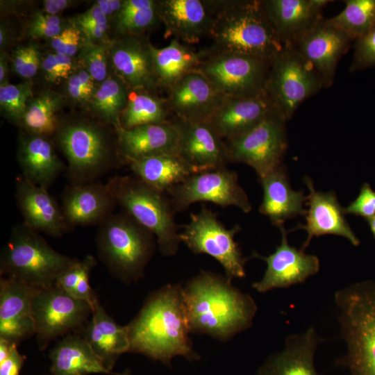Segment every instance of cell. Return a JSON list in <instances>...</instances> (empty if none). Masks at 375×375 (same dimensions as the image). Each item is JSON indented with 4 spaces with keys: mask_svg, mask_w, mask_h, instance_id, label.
<instances>
[{
    "mask_svg": "<svg viewBox=\"0 0 375 375\" xmlns=\"http://www.w3.org/2000/svg\"><path fill=\"white\" fill-rule=\"evenodd\" d=\"M129 351L143 354L170 366L175 356L198 360L181 284H168L148 296L127 325Z\"/></svg>",
    "mask_w": 375,
    "mask_h": 375,
    "instance_id": "obj_1",
    "label": "cell"
},
{
    "mask_svg": "<svg viewBox=\"0 0 375 375\" xmlns=\"http://www.w3.org/2000/svg\"><path fill=\"white\" fill-rule=\"evenodd\" d=\"M183 290L192 333L226 341L252 325L258 310L255 300L226 276L201 271Z\"/></svg>",
    "mask_w": 375,
    "mask_h": 375,
    "instance_id": "obj_2",
    "label": "cell"
},
{
    "mask_svg": "<svg viewBox=\"0 0 375 375\" xmlns=\"http://www.w3.org/2000/svg\"><path fill=\"white\" fill-rule=\"evenodd\" d=\"M213 23L210 50L272 61L283 48L262 0L210 1Z\"/></svg>",
    "mask_w": 375,
    "mask_h": 375,
    "instance_id": "obj_3",
    "label": "cell"
},
{
    "mask_svg": "<svg viewBox=\"0 0 375 375\" xmlns=\"http://www.w3.org/2000/svg\"><path fill=\"white\" fill-rule=\"evenodd\" d=\"M346 353L336 360L349 375H375V281H363L334 295Z\"/></svg>",
    "mask_w": 375,
    "mask_h": 375,
    "instance_id": "obj_4",
    "label": "cell"
},
{
    "mask_svg": "<svg viewBox=\"0 0 375 375\" xmlns=\"http://www.w3.org/2000/svg\"><path fill=\"white\" fill-rule=\"evenodd\" d=\"M156 237L124 212L110 214L96 236L99 256L109 272L124 283H136L153 256Z\"/></svg>",
    "mask_w": 375,
    "mask_h": 375,
    "instance_id": "obj_5",
    "label": "cell"
},
{
    "mask_svg": "<svg viewBox=\"0 0 375 375\" xmlns=\"http://www.w3.org/2000/svg\"><path fill=\"white\" fill-rule=\"evenodd\" d=\"M78 259L53 249L24 222L13 226L0 258L1 276L36 288L56 284L58 277Z\"/></svg>",
    "mask_w": 375,
    "mask_h": 375,
    "instance_id": "obj_6",
    "label": "cell"
},
{
    "mask_svg": "<svg viewBox=\"0 0 375 375\" xmlns=\"http://www.w3.org/2000/svg\"><path fill=\"white\" fill-rule=\"evenodd\" d=\"M107 185L123 211L154 235L163 256L177 253L181 242L174 219L176 212L165 193L135 175L115 176Z\"/></svg>",
    "mask_w": 375,
    "mask_h": 375,
    "instance_id": "obj_7",
    "label": "cell"
},
{
    "mask_svg": "<svg viewBox=\"0 0 375 375\" xmlns=\"http://www.w3.org/2000/svg\"><path fill=\"white\" fill-rule=\"evenodd\" d=\"M323 88L319 75L297 48L283 45L272 62L266 92L285 119Z\"/></svg>",
    "mask_w": 375,
    "mask_h": 375,
    "instance_id": "obj_8",
    "label": "cell"
},
{
    "mask_svg": "<svg viewBox=\"0 0 375 375\" xmlns=\"http://www.w3.org/2000/svg\"><path fill=\"white\" fill-rule=\"evenodd\" d=\"M57 141L67 161L72 185L93 182L114 165L106 136L94 124H67L58 131Z\"/></svg>",
    "mask_w": 375,
    "mask_h": 375,
    "instance_id": "obj_9",
    "label": "cell"
},
{
    "mask_svg": "<svg viewBox=\"0 0 375 375\" xmlns=\"http://www.w3.org/2000/svg\"><path fill=\"white\" fill-rule=\"evenodd\" d=\"M179 233L181 242L194 253H205L217 260L223 267L226 277L244 278L245 262L235 235L240 231L239 225L227 228L217 216L205 205L197 213H191L190 222Z\"/></svg>",
    "mask_w": 375,
    "mask_h": 375,
    "instance_id": "obj_10",
    "label": "cell"
},
{
    "mask_svg": "<svg viewBox=\"0 0 375 375\" xmlns=\"http://www.w3.org/2000/svg\"><path fill=\"white\" fill-rule=\"evenodd\" d=\"M286 121L275 110L247 131L224 140L228 162L250 166L259 178L281 165L288 148Z\"/></svg>",
    "mask_w": 375,
    "mask_h": 375,
    "instance_id": "obj_11",
    "label": "cell"
},
{
    "mask_svg": "<svg viewBox=\"0 0 375 375\" xmlns=\"http://www.w3.org/2000/svg\"><path fill=\"white\" fill-rule=\"evenodd\" d=\"M198 70L226 97H251L266 92L272 62L260 58L208 50Z\"/></svg>",
    "mask_w": 375,
    "mask_h": 375,
    "instance_id": "obj_12",
    "label": "cell"
},
{
    "mask_svg": "<svg viewBox=\"0 0 375 375\" xmlns=\"http://www.w3.org/2000/svg\"><path fill=\"white\" fill-rule=\"evenodd\" d=\"M92 311L90 304L69 294L56 283L38 288L32 314L39 348L44 350L53 340L83 328Z\"/></svg>",
    "mask_w": 375,
    "mask_h": 375,
    "instance_id": "obj_13",
    "label": "cell"
},
{
    "mask_svg": "<svg viewBox=\"0 0 375 375\" xmlns=\"http://www.w3.org/2000/svg\"><path fill=\"white\" fill-rule=\"evenodd\" d=\"M176 212L200 201H208L222 207L235 206L245 213L252 206L238 182V176L226 167L193 174L167 192Z\"/></svg>",
    "mask_w": 375,
    "mask_h": 375,
    "instance_id": "obj_14",
    "label": "cell"
},
{
    "mask_svg": "<svg viewBox=\"0 0 375 375\" xmlns=\"http://www.w3.org/2000/svg\"><path fill=\"white\" fill-rule=\"evenodd\" d=\"M279 229L281 240L274 253L263 256L253 252L251 256L267 263V269L262 279L252 284L253 288L258 292L263 293L303 283L319 270L318 257L306 253L302 249L290 246L284 225L280 226Z\"/></svg>",
    "mask_w": 375,
    "mask_h": 375,
    "instance_id": "obj_15",
    "label": "cell"
},
{
    "mask_svg": "<svg viewBox=\"0 0 375 375\" xmlns=\"http://www.w3.org/2000/svg\"><path fill=\"white\" fill-rule=\"evenodd\" d=\"M309 193L306 196L305 224H299L292 231L302 229L306 231L307 238L301 249L305 250L313 237L324 235H337L347 239L353 246L360 244V240L353 233L346 219L344 208L340 204L335 192L317 191L310 178L304 177Z\"/></svg>",
    "mask_w": 375,
    "mask_h": 375,
    "instance_id": "obj_16",
    "label": "cell"
},
{
    "mask_svg": "<svg viewBox=\"0 0 375 375\" xmlns=\"http://www.w3.org/2000/svg\"><path fill=\"white\" fill-rule=\"evenodd\" d=\"M353 40L322 18L295 45L313 66L324 88L333 83L337 65Z\"/></svg>",
    "mask_w": 375,
    "mask_h": 375,
    "instance_id": "obj_17",
    "label": "cell"
},
{
    "mask_svg": "<svg viewBox=\"0 0 375 375\" xmlns=\"http://www.w3.org/2000/svg\"><path fill=\"white\" fill-rule=\"evenodd\" d=\"M115 130L119 155L128 164L156 156L178 154L180 128L176 119Z\"/></svg>",
    "mask_w": 375,
    "mask_h": 375,
    "instance_id": "obj_18",
    "label": "cell"
},
{
    "mask_svg": "<svg viewBox=\"0 0 375 375\" xmlns=\"http://www.w3.org/2000/svg\"><path fill=\"white\" fill-rule=\"evenodd\" d=\"M167 92L171 112L186 121H208L225 97L198 69L185 75Z\"/></svg>",
    "mask_w": 375,
    "mask_h": 375,
    "instance_id": "obj_19",
    "label": "cell"
},
{
    "mask_svg": "<svg viewBox=\"0 0 375 375\" xmlns=\"http://www.w3.org/2000/svg\"><path fill=\"white\" fill-rule=\"evenodd\" d=\"M38 288L1 276L0 338L19 344L35 335L32 301Z\"/></svg>",
    "mask_w": 375,
    "mask_h": 375,
    "instance_id": "obj_20",
    "label": "cell"
},
{
    "mask_svg": "<svg viewBox=\"0 0 375 375\" xmlns=\"http://www.w3.org/2000/svg\"><path fill=\"white\" fill-rule=\"evenodd\" d=\"M180 128L178 154L199 172L226 167L224 140L208 121L176 118Z\"/></svg>",
    "mask_w": 375,
    "mask_h": 375,
    "instance_id": "obj_21",
    "label": "cell"
},
{
    "mask_svg": "<svg viewBox=\"0 0 375 375\" xmlns=\"http://www.w3.org/2000/svg\"><path fill=\"white\" fill-rule=\"evenodd\" d=\"M328 0H262L267 16L283 45L295 46L322 18Z\"/></svg>",
    "mask_w": 375,
    "mask_h": 375,
    "instance_id": "obj_22",
    "label": "cell"
},
{
    "mask_svg": "<svg viewBox=\"0 0 375 375\" xmlns=\"http://www.w3.org/2000/svg\"><path fill=\"white\" fill-rule=\"evenodd\" d=\"M16 199L24 222L38 232L60 237L69 231L62 208L47 188L36 185L22 175L15 181Z\"/></svg>",
    "mask_w": 375,
    "mask_h": 375,
    "instance_id": "obj_23",
    "label": "cell"
},
{
    "mask_svg": "<svg viewBox=\"0 0 375 375\" xmlns=\"http://www.w3.org/2000/svg\"><path fill=\"white\" fill-rule=\"evenodd\" d=\"M159 9L166 36L194 44L210 35L213 23L210 1L162 0L159 1Z\"/></svg>",
    "mask_w": 375,
    "mask_h": 375,
    "instance_id": "obj_24",
    "label": "cell"
},
{
    "mask_svg": "<svg viewBox=\"0 0 375 375\" xmlns=\"http://www.w3.org/2000/svg\"><path fill=\"white\" fill-rule=\"evenodd\" d=\"M151 44L126 35L112 45L110 55L117 76L131 90H151L158 88Z\"/></svg>",
    "mask_w": 375,
    "mask_h": 375,
    "instance_id": "obj_25",
    "label": "cell"
},
{
    "mask_svg": "<svg viewBox=\"0 0 375 375\" xmlns=\"http://www.w3.org/2000/svg\"><path fill=\"white\" fill-rule=\"evenodd\" d=\"M278 110L266 92L251 97H225L208 122L224 140L247 131Z\"/></svg>",
    "mask_w": 375,
    "mask_h": 375,
    "instance_id": "obj_26",
    "label": "cell"
},
{
    "mask_svg": "<svg viewBox=\"0 0 375 375\" xmlns=\"http://www.w3.org/2000/svg\"><path fill=\"white\" fill-rule=\"evenodd\" d=\"M117 204L107 184L71 185L62 197L61 208L69 226L101 224Z\"/></svg>",
    "mask_w": 375,
    "mask_h": 375,
    "instance_id": "obj_27",
    "label": "cell"
},
{
    "mask_svg": "<svg viewBox=\"0 0 375 375\" xmlns=\"http://www.w3.org/2000/svg\"><path fill=\"white\" fill-rule=\"evenodd\" d=\"M322 342L312 327L289 335L283 349L270 356L256 375H319L315 366V355Z\"/></svg>",
    "mask_w": 375,
    "mask_h": 375,
    "instance_id": "obj_28",
    "label": "cell"
},
{
    "mask_svg": "<svg viewBox=\"0 0 375 375\" xmlns=\"http://www.w3.org/2000/svg\"><path fill=\"white\" fill-rule=\"evenodd\" d=\"M259 181L263 190L259 212L267 216L274 226L279 228L287 219L306 215L303 204L307 197L302 190L292 188L283 164Z\"/></svg>",
    "mask_w": 375,
    "mask_h": 375,
    "instance_id": "obj_29",
    "label": "cell"
},
{
    "mask_svg": "<svg viewBox=\"0 0 375 375\" xmlns=\"http://www.w3.org/2000/svg\"><path fill=\"white\" fill-rule=\"evenodd\" d=\"M17 160L25 179L47 189L65 168L46 136L30 133L20 136Z\"/></svg>",
    "mask_w": 375,
    "mask_h": 375,
    "instance_id": "obj_30",
    "label": "cell"
},
{
    "mask_svg": "<svg viewBox=\"0 0 375 375\" xmlns=\"http://www.w3.org/2000/svg\"><path fill=\"white\" fill-rule=\"evenodd\" d=\"M82 329L83 337L110 371L117 358L129 351L127 326L117 324L98 299L93 304L91 318Z\"/></svg>",
    "mask_w": 375,
    "mask_h": 375,
    "instance_id": "obj_31",
    "label": "cell"
},
{
    "mask_svg": "<svg viewBox=\"0 0 375 375\" xmlns=\"http://www.w3.org/2000/svg\"><path fill=\"white\" fill-rule=\"evenodd\" d=\"M53 375L110 374L82 334L70 333L62 337L50 353Z\"/></svg>",
    "mask_w": 375,
    "mask_h": 375,
    "instance_id": "obj_32",
    "label": "cell"
},
{
    "mask_svg": "<svg viewBox=\"0 0 375 375\" xmlns=\"http://www.w3.org/2000/svg\"><path fill=\"white\" fill-rule=\"evenodd\" d=\"M173 39L162 48L151 45L153 69L158 87L168 90L187 74L197 70L208 50L197 51Z\"/></svg>",
    "mask_w": 375,
    "mask_h": 375,
    "instance_id": "obj_33",
    "label": "cell"
},
{
    "mask_svg": "<svg viewBox=\"0 0 375 375\" xmlns=\"http://www.w3.org/2000/svg\"><path fill=\"white\" fill-rule=\"evenodd\" d=\"M128 165L135 176L165 194L170 188L199 172L178 153L145 158Z\"/></svg>",
    "mask_w": 375,
    "mask_h": 375,
    "instance_id": "obj_34",
    "label": "cell"
},
{
    "mask_svg": "<svg viewBox=\"0 0 375 375\" xmlns=\"http://www.w3.org/2000/svg\"><path fill=\"white\" fill-rule=\"evenodd\" d=\"M140 90L129 95L120 117L121 127L128 129L142 125L168 122L169 110L167 99Z\"/></svg>",
    "mask_w": 375,
    "mask_h": 375,
    "instance_id": "obj_35",
    "label": "cell"
},
{
    "mask_svg": "<svg viewBox=\"0 0 375 375\" xmlns=\"http://www.w3.org/2000/svg\"><path fill=\"white\" fill-rule=\"evenodd\" d=\"M128 89L118 76L109 77L95 89L90 100L97 114L115 129L121 127L120 117L127 103Z\"/></svg>",
    "mask_w": 375,
    "mask_h": 375,
    "instance_id": "obj_36",
    "label": "cell"
},
{
    "mask_svg": "<svg viewBox=\"0 0 375 375\" xmlns=\"http://www.w3.org/2000/svg\"><path fill=\"white\" fill-rule=\"evenodd\" d=\"M62 102L60 94L45 92L28 105L20 124L30 133L44 136L52 134L58 128L56 113Z\"/></svg>",
    "mask_w": 375,
    "mask_h": 375,
    "instance_id": "obj_37",
    "label": "cell"
},
{
    "mask_svg": "<svg viewBox=\"0 0 375 375\" xmlns=\"http://www.w3.org/2000/svg\"><path fill=\"white\" fill-rule=\"evenodd\" d=\"M344 8L328 18L353 41L375 26V0H346Z\"/></svg>",
    "mask_w": 375,
    "mask_h": 375,
    "instance_id": "obj_38",
    "label": "cell"
},
{
    "mask_svg": "<svg viewBox=\"0 0 375 375\" xmlns=\"http://www.w3.org/2000/svg\"><path fill=\"white\" fill-rule=\"evenodd\" d=\"M30 83L17 85L6 83L0 85L1 112L10 120L21 123L27 109V102L32 97Z\"/></svg>",
    "mask_w": 375,
    "mask_h": 375,
    "instance_id": "obj_39",
    "label": "cell"
},
{
    "mask_svg": "<svg viewBox=\"0 0 375 375\" xmlns=\"http://www.w3.org/2000/svg\"><path fill=\"white\" fill-rule=\"evenodd\" d=\"M159 20L160 21L158 1V4L153 8L126 13H118L117 27L124 35L136 36L155 25Z\"/></svg>",
    "mask_w": 375,
    "mask_h": 375,
    "instance_id": "obj_40",
    "label": "cell"
},
{
    "mask_svg": "<svg viewBox=\"0 0 375 375\" xmlns=\"http://www.w3.org/2000/svg\"><path fill=\"white\" fill-rule=\"evenodd\" d=\"M80 60L85 70L94 81L103 82L107 78V62L105 47L88 40L81 46Z\"/></svg>",
    "mask_w": 375,
    "mask_h": 375,
    "instance_id": "obj_41",
    "label": "cell"
},
{
    "mask_svg": "<svg viewBox=\"0 0 375 375\" xmlns=\"http://www.w3.org/2000/svg\"><path fill=\"white\" fill-rule=\"evenodd\" d=\"M375 66V26L355 40L350 72Z\"/></svg>",
    "mask_w": 375,
    "mask_h": 375,
    "instance_id": "obj_42",
    "label": "cell"
},
{
    "mask_svg": "<svg viewBox=\"0 0 375 375\" xmlns=\"http://www.w3.org/2000/svg\"><path fill=\"white\" fill-rule=\"evenodd\" d=\"M40 67V55L35 45L17 48L12 53V68L24 78H31L38 72Z\"/></svg>",
    "mask_w": 375,
    "mask_h": 375,
    "instance_id": "obj_43",
    "label": "cell"
},
{
    "mask_svg": "<svg viewBox=\"0 0 375 375\" xmlns=\"http://www.w3.org/2000/svg\"><path fill=\"white\" fill-rule=\"evenodd\" d=\"M95 88L93 78L83 69L71 76L67 84L69 96L77 101H90Z\"/></svg>",
    "mask_w": 375,
    "mask_h": 375,
    "instance_id": "obj_44",
    "label": "cell"
},
{
    "mask_svg": "<svg viewBox=\"0 0 375 375\" xmlns=\"http://www.w3.org/2000/svg\"><path fill=\"white\" fill-rule=\"evenodd\" d=\"M346 214L361 216L368 219L375 217V191L365 183L357 198L344 208Z\"/></svg>",
    "mask_w": 375,
    "mask_h": 375,
    "instance_id": "obj_45",
    "label": "cell"
},
{
    "mask_svg": "<svg viewBox=\"0 0 375 375\" xmlns=\"http://www.w3.org/2000/svg\"><path fill=\"white\" fill-rule=\"evenodd\" d=\"M81 33L78 28L68 27L51 39V47L56 53L73 56L80 47Z\"/></svg>",
    "mask_w": 375,
    "mask_h": 375,
    "instance_id": "obj_46",
    "label": "cell"
},
{
    "mask_svg": "<svg viewBox=\"0 0 375 375\" xmlns=\"http://www.w3.org/2000/svg\"><path fill=\"white\" fill-rule=\"evenodd\" d=\"M25 356L22 355L17 344L13 343L7 357L0 362V375H19Z\"/></svg>",
    "mask_w": 375,
    "mask_h": 375,
    "instance_id": "obj_47",
    "label": "cell"
},
{
    "mask_svg": "<svg viewBox=\"0 0 375 375\" xmlns=\"http://www.w3.org/2000/svg\"><path fill=\"white\" fill-rule=\"evenodd\" d=\"M62 26H51L44 23L32 21L28 32V35L35 39L53 38L62 31Z\"/></svg>",
    "mask_w": 375,
    "mask_h": 375,
    "instance_id": "obj_48",
    "label": "cell"
},
{
    "mask_svg": "<svg viewBox=\"0 0 375 375\" xmlns=\"http://www.w3.org/2000/svg\"><path fill=\"white\" fill-rule=\"evenodd\" d=\"M107 16L95 3L77 18L80 26L90 24H108Z\"/></svg>",
    "mask_w": 375,
    "mask_h": 375,
    "instance_id": "obj_49",
    "label": "cell"
},
{
    "mask_svg": "<svg viewBox=\"0 0 375 375\" xmlns=\"http://www.w3.org/2000/svg\"><path fill=\"white\" fill-rule=\"evenodd\" d=\"M42 66L47 81L54 83L62 78L60 69L56 61L55 53L48 54L44 58Z\"/></svg>",
    "mask_w": 375,
    "mask_h": 375,
    "instance_id": "obj_50",
    "label": "cell"
},
{
    "mask_svg": "<svg viewBox=\"0 0 375 375\" xmlns=\"http://www.w3.org/2000/svg\"><path fill=\"white\" fill-rule=\"evenodd\" d=\"M72 3L69 0H44L43 1V11L46 14L56 15Z\"/></svg>",
    "mask_w": 375,
    "mask_h": 375,
    "instance_id": "obj_51",
    "label": "cell"
},
{
    "mask_svg": "<svg viewBox=\"0 0 375 375\" xmlns=\"http://www.w3.org/2000/svg\"><path fill=\"white\" fill-rule=\"evenodd\" d=\"M108 24H90L80 26L90 40L102 39L106 33Z\"/></svg>",
    "mask_w": 375,
    "mask_h": 375,
    "instance_id": "obj_52",
    "label": "cell"
},
{
    "mask_svg": "<svg viewBox=\"0 0 375 375\" xmlns=\"http://www.w3.org/2000/svg\"><path fill=\"white\" fill-rule=\"evenodd\" d=\"M123 1L119 0H98L95 4L98 6L103 12L107 15L117 14L120 11Z\"/></svg>",
    "mask_w": 375,
    "mask_h": 375,
    "instance_id": "obj_53",
    "label": "cell"
},
{
    "mask_svg": "<svg viewBox=\"0 0 375 375\" xmlns=\"http://www.w3.org/2000/svg\"><path fill=\"white\" fill-rule=\"evenodd\" d=\"M55 56L60 69L62 78H67L73 68L72 57L60 53H55Z\"/></svg>",
    "mask_w": 375,
    "mask_h": 375,
    "instance_id": "obj_54",
    "label": "cell"
},
{
    "mask_svg": "<svg viewBox=\"0 0 375 375\" xmlns=\"http://www.w3.org/2000/svg\"><path fill=\"white\" fill-rule=\"evenodd\" d=\"M32 21L51 26H62L61 19L58 16L42 12H36Z\"/></svg>",
    "mask_w": 375,
    "mask_h": 375,
    "instance_id": "obj_55",
    "label": "cell"
},
{
    "mask_svg": "<svg viewBox=\"0 0 375 375\" xmlns=\"http://www.w3.org/2000/svg\"><path fill=\"white\" fill-rule=\"evenodd\" d=\"M8 58L5 52L1 53L0 56V83L3 85L7 83V76L8 73Z\"/></svg>",
    "mask_w": 375,
    "mask_h": 375,
    "instance_id": "obj_56",
    "label": "cell"
},
{
    "mask_svg": "<svg viewBox=\"0 0 375 375\" xmlns=\"http://www.w3.org/2000/svg\"><path fill=\"white\" fill-rule=\"evenodd\" d=\"M8 33L3 25L1 26L0 28V47L3 48L6 43L7 42Z\"/></svg>",
    "mask_w": 375,
    "mask_h": 375,
    "instance_id": "obj_57",
    "label": "cell"
},
{
    "mask_svg": "<svg viewBox=\"0 0 375 375\" xmlns=\"http://www.w3.org/2000/svg\"><path fill=\"white\" fill-rule=\"evenodd\" d=\"M367 220L368 224L369 226V228L371 229V231L375 238V217L369 218Z\"/></svg>",
    "mask_w": 375,
    "mask_h": 375,
    "instance_id": "obj_58",
    "label": "cell"
},
{
    "mask_svg": "<svg viewBox=\"0 0 375 375\" xmlns=\"http://www.w3.org/2000/svg\"><path fill=\"white\" fill-rule=\"evenodd\" d=\"M115 375H133L131 371L126 369L122 373H117Z\"/></svg>",
    "mask_w": 375,
    "mask_h": 375,
    "instance_id": "obj_59",
    "label": "cell"
}]
</instances>
